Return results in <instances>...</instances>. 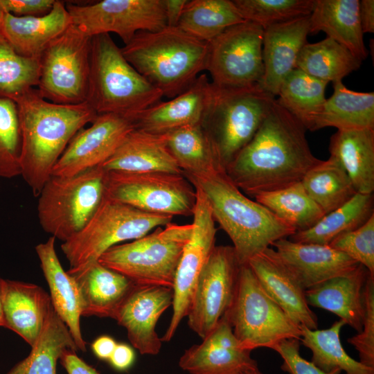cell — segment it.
I'll list each match as a JSON object with an SVG mask.
<instances>
[{
    "instance_id": "6da1fadb",
    "label": "cell",
    "mask_w": 374,
    "mask_h": 374,
    "mask_svg": "<svg viewBox=\"0 0 374 374\" xmlns=\"http://www.w3.org/2000/svg\"><path fill=\"white\" fill-rule=\"evenodd\" d=\"M303 123L275 99L249 143L225 168L245 194L255 195L301 181L321 160L312 154Z\"/></svg>"
},
{
    "instance_id": "7a4b0ae2",
    "label": "cell",
    "mask_w": 374,
    "mask_h": 374,
    "mask_svg": "<svg viewBox=\"0 0 374 374\" xmlns=\"http://www.w3.org/2000/svg\"><path fill=\"white\" fill-rule=\"evenodd\" d=\"M15 103L21 134V176L37 197L70 141L98 114L87 102L51 103L35 88Z\"/></svg>"
},
{
    "instance_id": "3957f363",
    "label": "cell",
    "mask_w": 374,
    "mask_h": 374,
    "mask_svg": "<svg viewBox=\"0 0 374 374\" xmlns=\"http://www.w3.org/2000/svg\"><path fill=\"white\" fill-rule=\"evenodd\" d=\"M206 197L214 220L226 233L241 265L296 230L263 205L245 196L221 166L205 174L184 175Z\"/></svg>"
},
{
    "instance_id": "277c9868",
    "label": "cell",
    "mask_w": 374,
    "mask_h": 374,
    "mask_svg": "<svg viewBox=\"0 0 374 374\" xmlns=\"http://www.w3.org/2000/svg\"><path fill=\"white\" fill-rule=\"evenodd\" d=\"M121 49L127 61L169 98L185 91L206 69L208 43L177 26L139 31Z\"/></svg>"
},
{
    "instance_id": "5b68a950",
    "label": "cell",
    "mask_w": 374,
    "mask_h": 374,
    "mask_svg": "<svg viewBox=\"0 0 374 374\" xmlns=\"http://www.w3.org/2000/svg\"><path fill=\"white\" fill-rule=\"evenodd\" d=\"M162 97L127 61L109 34L91 37L86 102L98 115L132 116L160 102Z\"/></svg>"
},
{
    "instance_id": "8992f818",
    "label": "cell",
    "mask_w": 374,
    "mask_h": 374,
    "mask_svg": "<svg viewBox=\"0 0 374 374\" xmlns=\"http://www.w3.org/2000/svg\"><path fill=\"white\" fill-rule=\"evenodd\" d=\"M192 224L172 222L130 242L107 249L98 261L129 278L135 285L172 287Z\"/></svg>"
},
{
    "instance_id": "52a82bcc",
    "label": "cell",
    "mask_w": 374,
    "mask_h": 374,
    "mask_svg": "<svg viewBox=\"0 0 374 374\" xmlns=\"http://www.w3.org/2000/svg\"><path fill=\"white\" fill-rule=\"evenodd\" d=\"M213 87L202 126L225 169L252 139L276 98L259 85L241 89Z\"/></svg>"
},
{
    "instance_id": "ba28073f",
    "label": "cell",
    "mask_w": 374,
    "mask_h": 374,
    "mask_svg": "<svg viewBox=\"0 0 374 374\" xmlns=\"http://www.w3.org/2000/svg\"><path fill=\"white\" fill-rule=\"evenodd\" d=\"M172 216L145 212L105 195L93 215L75 235L63 242L61 249L69 269L98 261L112 247L136 240L172 222Z\"/></svg>"
},
{
    "instance_id": "9c48e42d",
    "label": "cell",
    "mask_w": 374,
    "mask_h": 374,
    "mask_svg": "<svg viewBox=\"0 0 374 374\" xmlns=\"http://www.w3.org/2000/svg\"><path fill=\"white\" fill-rule=\"evenodd\" d=\"M106 173L99 166L73 176L51 175L37 197L44 231L63 242L78 233L105 196Z\"/></svg>"
},
{
    "instance_id": "30bf717a",
    "label": "cell",
    "mask_w": 374,
    "mask_h": 374,
    "mask_svg": "<svg viewBox=\"0 0 374 374\" xmlns=\"http://www.w3.org/2000/svg\"><path fill=\"white\" fill-rule=\"evenodd\" d=\"M244 350L272 349L287 339L301 340V329L264 291L247 265L240 267L233 302L224 314Z\"/></svg>"
},
{
    "instance_id": "8fae6325",
    "label": "cell",
    "mask_w": 374,
    "mask_h": 374,
    "mask_svg": "<svg viewBox=\"0 0 374 374\" xmlns=\"http://www.w3.org/2000/svg\"><path fill=\"white\" fill-rule=\"evenodd\" d=\"M91 39L71 24L47 45L39 58L37 86L44 99L62 105L86 102Z\"/></svg>"
},
{
    "instance_id": "7c38bea8",
    "label": "cell",
    "mask_w": 374,
    "mask_h": 374,
    "mask_svg": "<svg viewBox=\"0 0 374 374\" xmlns=\"http://www.w3.org/2000/svg\"><path fill=\"white\" fill-rule=\"evenodd\" d=\"M105 195L139 210L157 214L193 215L196 191L184 175L163 172L107 171Z\"/></svg>"
},
{
    "instance_id": "4fadbf2b",
    "label": "cell",
    "mask_w": 374,
    "mask_h": 374,
    "mask_svg": "<svg viewBox=\"0 0 374 374\" xmlns=\"http://www.w3.org/2000/svg\"><path fill=\"white\" fill-rule=\"evenodd\" d=\"M264 28L250 21L233 25L208 43L206 69L220 89L258 85L264 73Z\"/></svg>"
},
{
    "instance_id": "5bb4252c",
    "label": "cell",
    "mask_w": 374,
    "mask_h": 374,
    "mask_svg": "<svg viewBox=\"0 0 374 374\" xmlns=\"http://www.w3.org/2000/svg\"><path fill=\"white\" fill-rule=\"evenodd\" d=\"M72 24L89 37L114 33L125 45L139 31L167 26L163 0H103L89 5L65 3Z\"/></svg>"
},
{
    "instance_id": "9a60e30c",
    "label": "cell",
    "mask_w": 374,
    "mask_h": 374,
    "mask_svg": "<svg viewBox=\"0 0 374 374\" xmlns=\"http://www.w3.org/2000/svg\"><path fill=\"white\" fill-rule=\"evenodd\" d=\"M241 265L231 246H215L197 280L188 324L202 339L207 336L230 308Z\"/></svg>"
},
{
    "instance_id": "2e32d148",
    "label": "cell",
    "mask_w": 374,
    "mask_h": 374,
    "mask_svg": "<svg viewBox=\"0 0 374 374\" xmlns=\"http://www.w3.org/2000/svg\"><path fill=\"white\" fill-rule=\"evenodd\" d=\"M194 208L190 237L179 262L172 286V315L161 341H169L188 313L195 289L212 251L215 247L216 228L208 202L202 191L195 187Z\"/></svg>"
},
{
    "instance_id": "e0dca14e",
    "label": "cell",
    "mask_w": 374,
    "mask_h": 374,
    "mask_svg": "<svg viewBox=\"0 0 374 374\" xmlns=\"http://www.w3.org/2000/svg\"><path fill=\"white\" fill-rule=\"evenodd\" d=\"M134 128L130 116L98 114L89 127L74 136L54 166L52 175L73 176L100 166Z\"/></svg>"
},
{
    "instance_id": "ac0fdd59",
    "label": "cell",
    "mask_w": 374,
    "mask_h": 374,
    "mask_svg": "<svg viewBox=\"0 0 374 374\" xmlns=\"http://www.w3.org/2000/svg\"><path fill=\"white\" fill-rule=\"evenodd\" d=\"M172 301V287L135 285L114 319L126 329L130 343L141 354L155 355L162 344L156 325Z\"/></svg>"
},
{
    "instance_id": "d6986e66",
    "label": "cell",
    "mask_w": 374,
    "mask_h": 374,
    "mask_svg": "<svg viewBox=\"0 0 374 374\" xmlns=\"http://www.w3.org/2000/svg\"><path fill=\"white\" fill-rule=\"evenodd\" d=\"M202 339L179 359V367L190 374H242L258 368L251 351L240 346L224 315Z\"/></svg>"
},
{
    "instance_id": "ffe728a7",
    "label": "cell",
    "mask_w": 374,
    "mask_h": 374,
    "mask_svg": "<svg viewBox=\"0 0 374 374\" xmlns=\"http://www.w3.org/2000/svg\"><path fill=\"white\" fill-rule=\"evenodd\" d=\"M214 87L206 74H200L185 91L159 102L130 116L134 128L156 134L203 123L211 105Z\"/></svg>"
},
{
    "instance_id": "44dd1931",
    "label": "cell",
    "mask_w": 374,
    "mask_h": 374,
    "mask_svg": "<svg viewBox=\"0 0 374 374\" xmlns=\"http://www.w3.org/2000/svg\"><path fill=\"white\" fill-rule=\"evenodd\" d=\"M247 265L264 291L296 325L317 329L318 319L310 310L304 289L274 249L268 247L250 259Z\"/></svg>"
},
{
    "instance_id": "7402d4cb",
    "label": "cell",
    "mask_w": 374,
    "mask_h": 374,
    "mask_svg": "<svg viewBox=\"0 0 374 374\" xmlns=\"http://www.w3.org/2000/svg\"><path fill=\"white\" fill-rule=\"evenodd\" d=\"M304 290L345 274L359 263L330 245L301 243L283 238L271 245Z\"/></svg>"
},
{
    "instance_id": "603a6c76",
    "label": "cell",
    "mask_w": 374,
    "mask_h": 374,
    "mask_svg": "<svg viewBox=\"0 0 374 374\" xmlns=\"http://www.w3.org/2000/svg\"><path fill=\"white\" fill-rule=\"evenodd\" d=\"M310 15L276 24L264 28L262 61L264 73L258 84L277 96L283 80L295 69L298 55L308 43Z\"/></svg>"
},
{
    "instance_id": "cb8c5ba5",
    "label": "cell",
    "mask_w": 374,
    "mask_h": 374,
    "mask_svg": "<svg viewBox=\"0 0 374 374\" xmlns=\"http://www.w3.org/2000/svg\"><path fill=\"white\" fill-rule=\"evenodd\" d=\"M66 271L77 285L82 316L114 319L118 309L135 286L129 278L98 261Z\"/></svg>"
},
{
    "instance_id": "d4e9b609",
    "label": "cell",
    "mask_w": 374,
    "mask_h": 374,
    "mask_svg": "<svg viewBox=\"0 0 374 374\" xmlns=\"http://www.w3.org/2000/svg\"><path fill=\"white\" fill-rule=\"evenodd\" d=\"M370 275L362 265L305 291L309 305L329 311L358 333L364 317V287Z\"/></svg>"
},
{
    "instance_id": "484cf974",
    "label": "cell",
    "mask_w": 374,
    "mask_h": 374,
    "mask_svg": "<svg viewBox=\"0 0 374 374\" xmlns=\"http://www.w3.org/2000/svg\"><path fill=\"white\" fill-rule=\"evenodd\" d=\"M51 306L50 296L39 286L4 280L3 327L16 332L30 347L39 339Z\"/></svg>"
},
{
    "instance_id": "4316f807",
    "label": "cell",
    "mask_w": 374,
    "mask_h": 374,
    "mask_svg": "<svg viewBox=\"0 0 374 374\" xmlns=\"http://www.w3.org/2000/svg\"><path fill=\"white\" fill-rule=\"evenodd\" d=\"M72 24L65 3L55 0L47 14L17 17L6 13L0 30L21 56L39 60L47 45Z\"/></svg>"
},
{
    "instance_id": "83f0119b",
    "label": "cell",
    "mask_w": 374,
    "mask_h": 374,
    "mask_svg": "<svg viewBox=\"0 0 374 374\" xmlns=\"http://www.w3.org/2000/svg\"><path fill=\"white\" fill-rule=\"evenodd\" d=\"M100 167L106 171L183 174L163 134L134 128Z\"/></svg>"
},
{
    "instance_id": "f1b7e54d",
    "label": "cell",
    "mask_w": 374,
    "mask_h": 374,
    "mask_svg": "<svg viewBox=\"0 0 374 374\" xmlns=\"http://www.w3.org/2000/svg\"><path fill=\"white\" fill-rule=\"evenodd\" d=\"M55 238L35 247L41 268L51 292V301L57 316L67 326L78 350L86 351V341L80 329L81 300L77 285L64 271L55 249Z\"/></svg>"
},
{
    "instance_id": "f546056e",
    "label": "cell",
    "mask_w": 374,
    "mask_h": 374,
    "mask_svg": "<svg viewBox=\"0 0 374 374\" xmlns=\"http://www.w3.org/2000/svg\"><path fill=\"white\" fill-rule=\"evenodd\" d=\"M323 31L363 61L368 56L359 19V0H314L310 33Z\"/></svg>"
},
{
    "instance_id": "4dcf8cb0",
    "label": "cell",
    "mask_w": 374,
    "mask_h": 374,
    "mask_svg": "<svg viewBox=\"0 0 374 374\" xmlns=\"http://www.w3.org/2000/svg\"><path fill=\"white\" fill-rule=\"evenodd\" d=\"M329 151L349 177L355 190L374 191V129L337 130L332 135Z\"/></svg>"
},
{
    "instance_id": "1f68e13d",
    "label": "cell",
    "mask_w": 374,
    "mask_h": 374,
    "mask_svg": "<svg viewBox=\"0 0 374 374\" xmlns=\"http://www.w3.org/2000/svg\"><path fill=\"white\" fill-rule=\"evenodd\" d=\"M333 89L310 131L327 127L338 130L374 129V92L352 91L341 81L333 82Z\"/></svg>"
},
{
    "instance_id": "d6a6232c",
    "label": "cell",
    "mask_w": 374,
    "mask_h": 374,
    "mask_svg": "<svg viewBox=\"0 0 374 374\" xmlns=\"http://www.w3.org/2000/svg\"><path fill=\"white\" fill-rule=\"evenodd\" d=\"M373 214V195L357 193L344 204L325 214L312 227L289 238L296 242L329 245L337 237L364 224Z\"/></svg>"
},
{
    "instance_id": "836d02e7",
    "label": "cell",
    "mask_w": 374,
    "mask_h": 374,
    "mask_svg": "<svg viewBox=\"0 0 374 374\" xmlns=\"http://www.w3.org/2000/svg\"><path fill=\"white\" fill-rule=\"evenodd\" d=\"M67 349L78 350L67 326L52 305L30 354L6 374H56L57 361Z\"/></svg>"
},
{
    "instance_id": "e575fe53",
    "label": "cell",
    "mask_w": 374,
    "mask_h": 374,
    "mask_svg": "<svg viewBox=\"0 0 374 374\" xmlns=\"http://www.w3.org/2000/svg\"><path fill=\"white\" fill-rule=\"evenodd\" d=\"M362 62L346 47L326 37L316 43H306L298 55L295 69L333 83L357 70Z\"/></svg>"
},
{
    "instance_id": "d590c367",
    "label": "cell",
    "mask_w": 374,
    "mask_h": 374,
    "mask_svg": "<svg viewBox=\"0 0 374 374\" xmlns=\"http://www.w3.org/2000/svg\"><path fill=\"white\" fill-rule=\"evenodd\" d=\"M244 21L233 1L191 0L186 3L177 26L208 43L226 28Z\"/></svg>"
},
{
    "instance_id": "8d00e7d4",
    "label": "cell",
    "mask_w": 374,
    "mask_h": 374,
    "mask_svg": "<svg viewBox=\"0 0 374 374\" xmlns=\"http://www.w3.org/2000/svg\"><path fill=\"white\" fill-rule=\"evenodd\" d=\"M163 136L184 175H198L222 167L202 124L182 127Z\"/></svg>"
},
{
    "instance_id": "74e56055",
    "label": "cell",
    "mask_w": 374,
    "mask_h": 374,
    "mask_svg": "<svg viewBox=\"0 0 374 374\" xmlns=\"http://www.w3.org/2000/svg\"><path fill=\"white\" fill-rule=\"evenodd\" d=\"M345 325L344 321L339 319L323 330L299 326L300 341L312 351L311 362L325 372L338 368L345 374H374V367L363 364L346 352L340 340L341 330Z\"/></svg>"
},
{
    "instance_id": "f35d334b",
    "label": "cell",
    "mask_w": 374,
    "mask_h": 374,
    "mask_svg": "<svg viewBox=\"0 0 374 374\" xmlns=\"http://www.w3.org/2000/svg\"><path fill=\"white\" fill-rule=\"evenodd\" d=\"M301 182L324 214L344 204L357 193L346 172L332 156L311 168Z\"/></svg>"
},
{
    "instance_id": "ab89813d",
    "label": "cell",
    "mask_w": 374,
    "mask_h": 374,
    "mask_svg": "<svg viewBox=\"0 0 374 374\" xmlns=\"http://www.w3.org/2000/svg\"><path fill=\"white\" fill-rule=\"evenodd\" d=\"M328 83L294 69L281 83L277 103L311 130L316 117L327 98L325 90Z\"/></svg>"
},
{
    "instance_id": "60d3db41",
    "label": "cell",
    "mask_w": 374,
    "mask_h": 374,
    "mask_svg": "<svg viewBox=\"0 0 374 374\" xmlns=\"http://www.w3.org/2000/svg\"><path fill=\"white\" fill-rule=\"evenodd\" d=\"M253 197L296 232L312 227L325 215L308 195L301 181L259 193Z\"/></svg>"
},
{
    "instance_id": "b9f144b4",
    "label": "cell",
    "mask_w": 374,
    "mask_h": 374,
    "mask_svg": "<svg viewBox=\"0 0 374 374\" xmlns=\"http://www.w3.org/2000/svg\"><path fill=\"white\" fill-rule=\"evenodd\" d=\"M39 60L19 55L0 30V98L16 101L39 81Z\"/></svg>"
},
{
    "instance_id": "7bdbcfd3",
    "label": "cell",
    "mask_w": 374,
    "mask_h": 374,
    "mask_svg": "<svg viewBox=\"0 0 374 374\" xmlns=\"http://www.w3.org/2000/svg\"><path fill=\"white\" fill-rule=\"evenodd\" d=\"M245 21L263 28L299 17L309 16L314 0H233Z\"/></svg>"
},
{
    "instance_id": "ee69618b",
    "label": "cell",
    "mask_w": 374,
    "mask_h": 374,
    "mask_svg": "<svg viewBox=\"0 0 374 374\" xmlns=\"http://www.w3.org/2000/svg\"><path fill=\"white\" fill-rule=\"evenodd\" d=\"M21 134L17 107L12 100L0 98V177L21 175Z\"/></svg>"
},
{
    "instance_id": "f6af8a7d",
    "label": "cell",
    "mask_w": 374,
    "mask_h": 374,
    "mask_svg": "<svg viewBox=\"0 0 374 374\" xmlns=\"http://www.w3.org/2000/svg\"><path fill=\"white\" fill-rule=\"evenodd\" d=\"M329 245L362 265L374 277V214L364 224L340 235Z\"/></svg>"
},
{
    "instance_id": "bcb514c9",
    "label": "cell",
    "mask_w": 374,
    "mask_h": 374,
    "mask_svg": "<svg viewBox=\"0 0 374 374\" xmlns=\"http://www.w3.org/2000/svg\"><path fill=\"white\" fill-rule=\"evenodd\" d=\"M364 303L362 330L347 341L358 351L361 363L374 367V277L371 275L364 287Z\"/></svg>"
},
{
    "instance_id": "7dc6e473",
    "label": "cell",
    "mask_w": 374,
    "mask_h": 374,
    "mask_svg": "<svg viewBox=\"0 0 374 374\" xmlns=\"http://www.w3.org/2000/svg\"><path fill=\"white\" fill-rule=\"evenodd\" d=\"M300 340L294 338L283 339L275 345L272 350L283 359L280 368L289 374H340V369L325 372L300 354Z\"/></svg>"
},
{
    "instance_id": "c3c4849f",
    "label": "cell",
    "mask_w": 374,
    "mask_h": 374,
    "mask_svg": "<svg viewBox=\"0 0 374 374\" xmlns=\"http://www.w3.org/2000/svg\"><path fill=\"white\" fill-rule=\"evenodd\" d=\"M55 0H0L6 12L17 17H36L47 14Z\"/></svg>"
},
{
    "instance_id": "681fc988",
    "label": "cell",
    "mask_w": 374,
    "mask_h": 374,
    "mask_svg": "<svg viewBox=\"0 0 374 374\" xmlns=\"http://www.w3.org/2000/svg\"><path fill=\"white\" fill-rule=\"evenodd\" d=\"M68 374H100L95 368L80 358L73 350H65L60 357Z\"/></svg>"
},
{
    "instance_id": "f907efd6",
    "label": "cell",
    "mask_w": 374,
    "mask_h": 374,
    "mask_svg": "<svg viewBox=\"0 0 374 374\" xmlns=\"http://www.w3.org/2000/svg\"><path fill=\"white\" fill-rule=\"evenodd\" d=\"M135 359L134 350L127 344H117L109 361L112 366L118 371L129 368Z\"/></svg>"
},
{
    "instance_id": "816d5d0a",
    "label": "cell",
    "mask_w": 374,
    "mask_h": 374,
    "mask_svg": "<svg viewBox=\"0 0 374 374\" xmlns=\"http://www.w3.org/2000/svg\"><path fill=\"white\" fill-rule=\"evenodd\" d=\"M187 1L186 0H163L167 26H177Z\"/></svg>"
},
{
    "instance_id": "f5cc1de1",
    "label": "cell",
    "mask_w": 374,
    "mask_h": 374,
    "mask_svg": "<svg viewBox=\"0 0 374 374\" xmlns=\"http://www.w3.org/2000/svg\"><path fill=\"white\" fill-rule=\"evenodd\" d=\"M359 19L363 33L374 32V1H359Z\"/></svg>"
},
{
    "instance_id": "db71d44e",
    "label": "cell",
    "mask_w": 374,
    "mask_h": 374,
    "mask_svg": "<svg viewBox=\"0 0 374 374\" xmlns=\"http://www.w3.org/2000/svg\"><path fill=\"white\" fill-rule=\"evenodd\" d=\"M117 343L109 336H101L92 344L94 354L100 359L109 360Z\"/></svg>"
},
{
    "instance_id": "11a10c76",
    "label": "cell",
    "mask_w": 374,
    "mask_h": 374,
    "mask_svg": "<svg viewBox=\"0 0 374 374\" xmlns=\"http://www.w3.org/2000/svg\"><path fill=\"white\" fill-rule=\"evenodd\" d=\"M4 279L0 278V327H3V292Z\"/></svg>"
},
{
    "instance_id": "9f6ffc18",
    "label": "cell",
    "mask_w": 374,
    "mask_h": 374,
    "mask_svg": "<svg viewBox=\"0 0 374 374\" xmlns=\"http://www.w3.org/2000/svg\"><path fill=\"white\" fill-rule=\"evenodd\" d=\"M242 374H263L258 368H256L254 369H252V370H250V371H248Z\"/></svg>"
},
{
    "instance_id": "6f0895ef",
    "label": "cell",
    "mask_w": 374,
    "mask_h": 374,
    "mask_svg": "<svg viewBox=\"0 0 374 374\" xmlns=\"http://www.w3.org/2000/svg\"><path fill=\"white\" fill-rule=\"evenodd\" d=\"M6 12H5V10H3L1 4L0 3V26L2 23V21H3V19L4 17V15Z\"/></svg>"
}]
</instances>
